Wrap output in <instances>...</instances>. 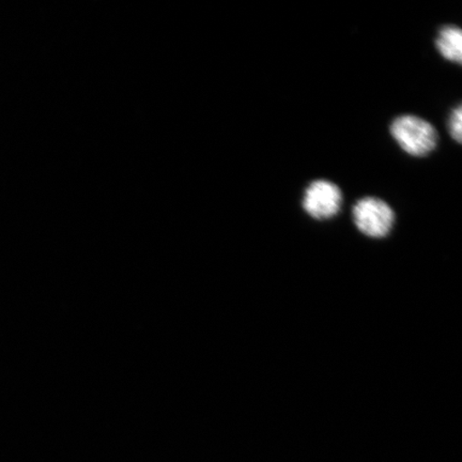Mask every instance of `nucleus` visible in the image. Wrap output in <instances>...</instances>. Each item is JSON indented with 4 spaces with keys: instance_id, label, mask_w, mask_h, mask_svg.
I'll return each instance as SVG.
<instances>
[{
    "instance_id": "nucleus-4",
    "label": "nucleus",
    "mask_w": 462,
    "mask_h": 462,
    "mask_svg": "<svg viewBox=\"0 0 462 462\" xmlns=\"http://www.w3.org/2000/svg\"><path fill=\"white\" fill-rule=\"evenodd\" d=\"M435 48L444 60L461 66L462 31L457 25L448 24L439 28Z\"/></svg>"
},
{
    "instance_id": "nucleus-5",
    "label": "nucleus",
    "mask_w": 462,
    "mask_h": 462,
    "mask_svg": "<svg viewBox=\"0 0 462 462\" xmlns=\"http://www.w3.org/2000/svg\"><path fill=\"white\" fill-rule=\"evenodd\" d=\"M461 121H462V106L461 103L450 111L448 118V129L449 136L458 144L461 143Z\"/></svg>"
},
{
    "instance_id": "nucleus-1",
    "label": "nucleus",
    "mask_w": 462,
    "mask_h": 462,
    "mask_svg": "<svg viewBox=\"0 0 462 462\" xmlns=\"http://www.w3.org/2000/svg\"><path fill=\"white\" fill-rule=\"evenodd\" d=\"M390 134L402 152L412 158H426L435 152L440 136L429 120L412 114L397 116L390 125Z\"/></svg>"
},
{
    "instance_id": "nucleus-3",
    "label": "nucleus",
    "mask_w": 462,
    "mask_h": 462,
    "mask_svg": "<svg viewBox=\"0 0 462 462\" xmlns=\"http://www.w3.org/2000/svg\"><path fill=\"white\" fill-rule=\"evenodd\" d=\"M344 205V192L338 184L328 179H316L303 190L301 207L315 221H328L339 215Z\"/></svg>"
},
{
    "instance_id": "nucleus-2",
    "label": "nucleus",
    "mask_w": 462,
    "mask_h": 462,
    "mask_svg": "<svg viewBox=\"0 0 462 462\" xmlns=\"http://www.w3.org/2000/svg\"><path fill=\"white\" fill-rule=\"evenodd\" d=\"M352 221L364 236L384 239L394 228L396 213L389 202L377 196H364L352 207Z\"/></svg>"
}]
</instances>
